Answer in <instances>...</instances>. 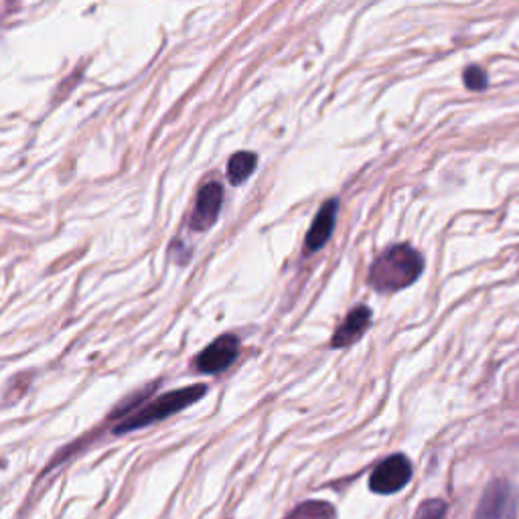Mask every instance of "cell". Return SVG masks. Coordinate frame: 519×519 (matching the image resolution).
I'll return each instance as SVG.
<instances>
[{
    "label": "cell",
    "instance_id": "1",
    "mask_svg": "<svg viewBox=\"0 0 519 519\" xmlns=\"http://www.w3.org/2000/svg\"><path fill=\"white\" fill-rule=\"evenodd\" d=\"M424 272L422 254L410 244H396L384 250L369 268V286L378 292H398L412 286Z\"/></svg>",
    "mask_w": 519,
    "mask_h": 519
},
{
    "label": "cell",
    "instance_id": "2",
    "mask_svg": "<svg viewBox=\"0 0 519 519\" xmlns=\"http://www.w3.org/2000/svg\"><path fill=\"white\" fill-rule=\"evenodd\" d=\"M207 394V386L205 384H195V386H187V388H179L173 392H167L159 398H155L153 402L144 404L140 410H136L134 414H130L128 418H122L116 426H114V434H126V432H134L140 428H146L151 424H157L169 416L179 414L181 410L189 408L191 404H195L197 400H201Z\"/></svg>",
    "mask_w": 519,
    "mask_h": 519
},
{
    "label": "cell",
    "instance_id": "3",
    "mask_svg": "<svg viewBox=\"0 0 519 519\" xmlns=\"http://www.w3.org/2000/svg\"><path fill=\"white\" fill-rule=\"evenodd\" d=\"M240 355V339L236 335H221L209 347H205L195 357V369L199 374H221L238 359Z\"/></svg>",
    "mask_w": 519,
    "mask_h": 519
},
{
    "label": "cell",
    "instance_id": "4",
    "mask_svg": "<svg viewBox=\"0 0 519 519\" xmlns=\"http://www.w3.org/2000/svg\"><path fill=\"white\" fill-rule=\"evenodd\" d=\"M412 479V465L404 455H392L369 475V489L380 495H392L404 489Z\"/></svg>",
    "mask_w": 519,
    "mask_h": 519
},
{
    "label": "cell",
    "instance_id": "5",
    "mask_svg": "<svg viewBox=\"0 0 519 519\" xmlns=\"http://www.w3.org/2000/svg\"><path fill=\"white\" fill-rule=\"evenodd\" d=\"M221 205H224V187H221L217 181L205 183L197 193V201L189 217L191 230L209 232L215 226Z\"/></svg>",
    "mask_w": 519,
    "mask_h": 519
},
{
    "label": "cell",
    "instance_id": "6",
    "mask_svg": "<svg viewBox=\"0 0 519 519\" xmlns=\"http://www.w3.org/2000/svg\"><path fill=\"white\" fill-rule=\"evenodd\" d=\"M517 495L505 481H493L477 507L475 519H515Z\"/></svg>",
    "mask_w": 519,
    "mask_h": 519
},
{
    "label": "cell",
    "instance_id": "7",
    "mask_svg": "<svg viewBox=\"0 0 519 519\" xmlns=\"http://www.w3.org/2000/svg\"><path fill=\"white\" fill-rule=\"evenodd\" d=\"M337 211H339L337 199H329L321 205L317 217L313 219L307 240H305V250L309 254L323 250L325 244L331 240V236L335 232V224H337Z\"/></svg>",
    "mask_w": 519,
    "mask_h": 519
},
{
    "label": "cell",
    "instance_id": "8",
    "mask_svg": "<svg viewBox=\"0 0 519 519\" xmlns=\"http://www.w3.org/2000/svg\"><path fill=\"white\" fill-rule=\"evenodd\" d=\"M372 325V311H369L365 305L355 307L345 321L339 325V329L335 331L333 339H331V347L333 349H345L353 343H357L365 331Z\"/></svg>",
    "mask_w": 519,
    "mask_h": 519
},
{
    "label": "cell",
    "instance_id": "9",
    "mask_svg": "<svg viewBox=\"0 0 519 519\" xmlns=\"http://www.w3.org/2000/svg\"><path fill=\"white\" fill-rule=\"evenodd\" d=\"M258 167V155L250 151L236 153L228 163V179L232 185H242Z\"/></svg>",
    "mask_w": 519,
    "mask_h": 519
},
{
    "label": "cell",
    "instance_id": "10",
    "mask_svg": "<svg viewBox=\"0 0 519 519\" xmlns=\"http://www.w3.org/2000/svg\"><path fill=\"white\" fill-rule=\"evenodd\" d=\"M463 82H465V88L471 92H483L489 88L487 73L479 65H469L463 71Z\"/></svg>",
    "mask_w": 519,
    "mask_h": 519
},
{
    "label": "cell",
    "instance_id": "11",
    "mask_svg": "<svg viewBox=\"0 0 519 519\" xmlns=\"http://www.w3.org/2000/svg\"><path fill=\"white\" fill-rule=\"evenodd\" d=\"M444 515H447V503L442 499H428L418 507L414 519H444Z\"/></svg>",
    "mask_w": 519,
    "mask_h": 519
}]
</instances>
